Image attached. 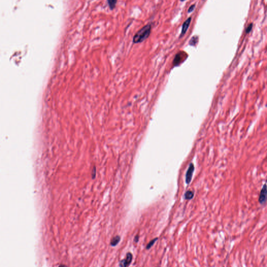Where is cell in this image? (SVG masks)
Listing matches in <instances>:
<instances>
[{
  "label": "cell",
  "mask_w": 267,
  "mask_h": 267,
  "mask_svg": "<svg viewBox=\"0 0 267 267\" xmlns=\"http://www.w3.org/2000/svg\"><path fill=\"white\" fill-rule=\"evenodd\" d=\"M151 32V25L148 23L144 26L134 36L132 39L133 42L134 43H138L143 42L149 37Z\"/></svg>",
  "instance_id": "cell-1"
},
{
  "label": "cell",
  "mask_w": 267,
  "mask_h": 267,
  "mask_svg": "<svg viewBox=\"0 0 267 267\" xmlns=\"http://www.w3.org/2000/svg\"><path fill=\"white\" fill-rule=\"evenodd\" d=\"M132 260V255L130 253L126 254L125 258L120 261L119 265L120 267H128L131 263Z\"/></svg>",
  "instance_id": "cell-2"
},
{
  "label": "cell",
  "mask_w": 267,
  "mask_h": 267,
  "mask_svg": "<svg viewBox=\"0 0 267 267\" xmlns=\"http://www.w3.org/2000/svg\"><path fill=\"white\" fill-rule=\"evenodd\" d=\"M194 170H195V167H194V164L191 163L190 165L189 166L187 171V172H186V176H185V177H186L185 180H186V184H189L191 183L192 178V176L193 175V173L194 172Z\"/></svg>",
  "instance_id": "cell-3"
},
{
  "label": "cell",
  "mask_w": 267,
  "mask_h": 267,
  "mask_svg": "<svg viewBox=\"0 0 267 267\" xmlns=\"http://www.w3.org/2000/svg\"><path fill=\"white\" fill-rule=\"evenodd\" d=\"M192 18L189 17L183 23L182 25V32L180 34V35L179 36V38H182L187 32L188 30V28H189L190 23L191 22Z\"/></svg>",
  "instance_id": "cell-4"
},
{
  "label": "cell",
  "mask_w": 267,
  "mask_h": 267,
  "mask_svg": "<svg viewBox=\"0 0 267 267\" xmlns=\"http://www.w3.org/2000/svg\"><path fill=\"white\" fill-rule=\"evenodd\" d=\"M266 185L265 184L263 186V187L260 192L259 197V201L260 204L263 205L265 203L266 201Z\"/></svg>",
  "instance_id": "cell-5"
},
{
  "label": "cell",
  "mask_w": 267,
  "mask_h": 267,
  "mask_svg": "<svg viewBox=\"0 0 267 267\" xmlns=\"http://www.w3.org/2000/svg\"><path fill=\"white\" fill-rule=\"evenodd\" d=\"M121 241V237L119 235H116L113 237L110 242V245L112 247L116 246Z\"/></svg>",
  "instance_id": "cell-6"
},
{
  "label": "cell",
  "mask_w": 267,
  "mask_h": 267,
  "mask_svg": "<svg viewBox=\"0 0 267 267\" xmlns=\"http://www.w3.org/2000/svg\"><path fill=\"white\" fill-rule=\"evenodd\" d=\"M182 55L180 53H177L176 55L174 60H173V64L174 66H177L179 64V63L181 62L182 60Z\"/></svg>",
  "instance_id": "cell-7"
},
{
  "label": "cell",
  "mask_w": 267,
  "mask_h": 267,
  "mask_svg": "<svg viewBox=\"0 0 267 267\" xmlns=\"http://www.w3.org/2000/svg\"><path fill=\"white\" fill-rule=\"evenodd\" d=\"M194 196V193L192 191H187L184 195V198L186 200H191Z\"/></svg>",
  "instance_id": "cell-8"
},
{
  "label": "cell",
  "mask_w": 267,
  "mask_h": 267,
  "mask_svg": "<svg viewBox=\"0 0 267 267\" xmlns=\"http://www.w3.org/2000/svg\"><path fill=\"white\" fill-rule=\"evenodd\" d=\"M198 36H193L191 39V40H190V42H189V44L191 45H192V46H195L196 45V44L198 43Z\"/></svg>",
  "instance_id": "cell-9"
},
{
  "label": "cell",
  "mask_w": 267,
  "mask_h": 267,
  "mask_svg": "<svg viewBox=\"0 0 267 267\" xmlns=\"http://www.w3.org/2000/svg\"><path fill=\"white\" fill-rule=\"evenodd\" d=\"M158 239H159L158 237H155V238L152 239V240H151V241L149 242V243L147 245L146 249L147 250L150 249L153 246V245L155 244V243L158 241Z\"/></svg>",
  "instance_id": "cell-10"
},
{
  "label": "cell",
  "mask_w": 267,
  "mask_h": 267,
  "mask_svg": "<svg viewBox=\"0 0 267 267\" xmlns=\"http://www.w3.org/2000/svg\"><path fill=\"white\" fill-rule=\"evenodd\" d=\"M107 2L108 3V5L111 10H113L115 7V6H116V4L117 3L116 0H108Z\"/></svg>",
  "instance_id": "cell-11"
},
{
  "label": "cell",
  "mask_w": 267,
  "mask_h": 267,
  "mask_svg": "<svg viewBox=\"0 0 267 267\" xmlns=\"http://www.w3.org/2000/svg\"><path fill=\"white\" fill-rule=\"evenodd\" d=\"M253 24L252 23L249 25V26L247 27L246 29V34H249L251 32V30H252V29L253 28Z\"/></svg>",
  "instance_id": "cell-12"
},
{
  "label": "cell",
  "mask_w": 267,
  "mask_h": 267,
  "mask_svg": "<svg viewBox=\"0 0 267 267\" xmlns=\"http://www.w3.org/2000/svg\"><path fill=\"white\" fill-rule=\"evenodd\" d=\"M195 7H196V5H195V4H193V5H191V6L190 7V8L189 9V10H188V13H190L192 12L195 10Z\"/></svg>",
  "instance_id": "cell-13"
},
{
  "label": "cell",
  "mask_w": 267,
  "mask_h": 267,
  "mask_svg": "<svg viewBox=\"0 0 267 267\" xmlns=\"http://www.w3.org/2000/svg\"><path fill=\"white\" fill-rule=\"evenodd\" d=\"M139 240V236L138 235H137L136 236H135V238H134V241L135 243H137Z\"/></svg>",
  "instance_id": "cell-14"
},
{
  "label": "cell",
  "mask_w": 267,
  "mask_h": 267,
  "mask_svg": "<svg viewBox=\"0 0 267 267\" xmlns=\"http://www.w3.org/2000/svg\"><path fill=\"white\" fill-rule=\"evenodd\" d=\"M59 267H67L66 265H64V264H61L60 265Z\"/></svg>",
  "instance_id": "cell-15"
}]
</instances>
